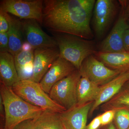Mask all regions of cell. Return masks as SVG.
<instances>
[{
    "label": "cell",
    "mask_w": 129,
    "mask_h": 129,
    "mask_svg": "<svg viewBox=\"0 0 129 129\" xmlns=\"http://www.w3.org/2000/svg\"><path fill=\"white\" fill-rule=\"evenodd\" d=\"M76 68L68 61L60 56L52 63L39 83L41 88L49 94L53 85L72 74Z\"/></svg>",
    "instance_id": "8fae6325"
},
{
    "label": "cell",
    "mask_w": 129,
    "mask_h": 129,
    "mask_svg": "<svg viewBox=\"0 0 129 129\" xmlns=\"http://www.w3.org/2000/svg\"><path fill=\"white\" fill-rule=\"evenodd\" d=\"M106 66L121 73L129 71V52H102L96 53Z\"/></svg>",
    "instance_id": "e0dca14e"
},
{
    "label": "cell",
    "mask_w": 129,
    "mask_h": 129,
    "mask_svg": "<svg viewBox=\"0 0 129 129\" xmlns=\"http://www.w3.org/2000/svg\"><path fill=\"white\" fill-rule=\"evenodd\" d=\"M81 76L80 70L76 69L56 83L51 89L49 96L67 110L75 107L78 104L77 86Z\"/></svg>",
    "instance_id": "5b68a950"
},
{
    "label": "cell",
    "mask_w": 129,
    "mask_h": 129,
    "mask_svg": "<svg viewBox=\"0 0 129 129\" xmlns=\"http://www.w3.org/2000/svg\"><path fill=\"white\" fill-rule=\"evenodd\" d=\"M123 10L107 37L101 44L100 52H117L125 51L123 39L125 30L129 28Z\"/></svg>",
    "instance_id": "7c38bea8"
},
{
    "label": "cell",
    "mask_w": 129,
    "mask_h": 129,
    "mask_svg": "<svg viewBox=\"0 0 129 129\" xmlns=\"http://www.w3.org/2000/svg\"><path fill=\"white\" fill-rule=\"evenodd\" d=\"M36 119H28L21 122L13 129H34Z\"/></svg>",
    "instance_id": "d4e9b609"
},
{
    "label": "cell",
    "mask_w": 129,
    "mask_h": 129,
    "mask_svg": "<svg viewBox=\"0 0 129 129\" xmlns=\"http://www.w3.org/2000/svg\"><path fill=\"white\" fill-rule=\"evenodd\" d=\"M123 42L125 50L129 52V28L124 32Z\"/></svg>",
    "instance_id": "83f0119b"
},
{
    "label": "cell",
    "mask_w": 129,
    "mask_h": 129,
    "mask_svg": "<svg viewBox=\"0 0 129 129\" xmlns=\"http://www.w3.org/2000/svg\"><path fill=\"white\" fill-rule=\"evenodd\" d=\"M0 91L5 109L3 129H13L24 121L37 118L46 110L25 101L14 92L12 87L1 83Z\"/></svg>",
    "instance_id": "7a4b0ae2"
},
{
    "label": "cell",
    "mask_w": 129,
    "mask_h": 129,
    "mask_svg": "<svg viewBox=\"0 0 129 129\" xmlns=\"http://www.w3.org/2000/svg\"><path fill=\"white\" fill-rule=\"evenodd\" d=\"M2 12L9 23V29L7 32L9 38L8 52L14 56L21 51L22 45L24 42L22 22L21 20L15 16Z\"/></svg>",
    "instance_id": "9a60e30c"
},
{
    "label": "cell",
    "mask_w": 129,
    "mask_h": 129,
    "mask_svg": "<svg viewBox=\"0 0 129 129\" xmlns=\"http://www.w3.org/2000/svg\"><path fill=\"white\" fill-rule=\"evenodd\" d=\"M129 81V71L123 72L104 85L100 86L99 93L90 111V114L99 106L109 101L120 92L125 84Z\"/></svg>",
    "instance_id": "5bb4252c"
},
{
    "label": "cell",
    "mask_w": 129,
    "mask_h": 129,
    "mask_svg": "<svg viewBox=\"0 0 129 129\" xmlns=\"http://www.w3.org/2000/svg\"><path fill=\"white\" fill-rule=\"evenodd\" d=\"M125 3V2H124ZM125 3H123V7L124 9H123L125 15L127 19H129V1H125Z\"/></svg>",
    "instance_id": "f1b7e54d"
},
{
    "label": "cell",
    "mask_w": 129,
    "mask_h": 129,
    "mask_svg": "<svg viewBox=\"0 0 129 129\" xmlns=\"http://www.w3.org/2000/svg\"><path fill=\"white\" fill-rule=\"evenodd\" d=\"M79 70L81 76H86L99 86L104 85L122 73L108 68L93 55L86 58Z\"/></svg>",
    "instance_id": "52a82bcc"
},
{
    "label": "cell",
    "mask_w": 129,
    "mask_h": 129,
    "mask_svg": "<svg viewBox=\"0 0 129 129\" xmlns=\"http://www.w3.org/2000/svg\"><path fill=\"white\" fill-rule=\"evenodd\" d=\"M9 29V23L4 13L0 11V32H7Z\"/></svg>",
    "instance_id": "484cf974"
},
{
    "label": "cell",
    "mask_w": 129,
    "mask_h": 129,
    "mask_svg": "<svg viewBox=\"0 0 129 129\" xmlns=\"http://www.w3.org/2000/svg\"><path fill=\"white\" fill-rule=\"evenodd\" d=\"M32 50H34V49L32 48V46L28 43L26 41L23 42L22 45L21 50L30 51Z\"/></svg>",
    "instance_id": "f546056e"
},
{
    "label": "cell",
    "mask_w": 129,
    "mask_h": 129,
    "mask_svg": "<svg viewBox=\"0 0 129 129\" xmlns=\"http://www.w3.org/2000/svg\"><path fill=\"white\" fill-rule=\"evenodd\" d=\"M113 109L115 110L114 120L117 129L128 128L129 127V108L122 106Z\"/></svg>",
    "instance_id": "44dd1931"
},
{
    "label": "cell",
    "mask_w": 129,
    "mask_h": 129,
    "mask_svg": "<svg viewBox=\"0 0 129 129\" xmlns=\"http://www.w3.org/2000/svg\"><path fill=\"white\" fill-rule=\"evenodd\" d=\"M54 36L60 56L71 63L76 69H80L86 58L96 53L94 45L88 40L61 33Z\"/></svg>",
    "instance_id": "3957f363"
},
{
    "label": "cell",
    "mask_w": 129,
    "mask_h": 129,
    "mask_svg": "<svg viewBox=\"0 0 129 129\" xmlns=\"http://www.w3.org/2000/svg\"><path fill=\"white\" fill-rule=\"evenodd\" d=\"M44 1L3 0L0 10L21 19H34L42 24Z\"/></svg>",
    "instance_id": "8992f818"
},
{
    "label": "cell",
    "mask_w": 129,
    "mask_h": 129,
    "mask_svg": "<svg viewBox=\"0 0 129 129\" xmlns=\"http://www.w3.org/2000/svg\"><path fill=\"white\" fill-rule=\"evenodd\" d=\"M99 89L100 86L93 83L86 76H81L77 86V105H83L94 101Z\"/></svg>",
    "instance_id": "d6986e66"
},
{
    "label": "cell",
    "mask_w": 129,
    "mask_h": 129,
    "mask_svg": "<svg viewBox=\"0 0 129 129\" xmlns=\"http://www.w3.org/2000/svg\"><path fill=\"white\" fill-rule=\"evenodd\" d=\"M12 88L19 96L34 106L54 112L61 113L67 111L51 98L39 83L30 79L23 80L15 84Z\"/></svg>",
    "instance_id": "277c9868"
},
{
    "label": "cell",
    "mask_w": 129,
    "mask_h": 129,
    "mask_svg": "<svg viewBox=\"0 0 129 129\" xmlns=\"http://www.w3.org/2000/svg\"><path fill=\"white\" fill-rule=\"evenodd\" d=\"M60 56L57 47L35 50L33 74L30 80L39 83L52 63Z\"/></svg>",
    "instance_id": "30bf717a"
},
{
    "label": "cell",
    "mask_w": 129,
    "mask_h": 129,
    "mask_svg": "<svg viewBox=\"0 0 129 129\" xmlns=\"http://www.w3.org/2000/svg\"><path fill=\"white\" fill-rule=\"evenodd\" d=\"M9 38L7 32H0V53L8 52Z\"/></svg>",
    "instance_id": "cb8c5ba5"
},
{
    "label": "cell",
    "mask_w": 129,
    "mask_h": 129,
    "mask_svg": "<svg viewBox=\"0 0 129 129\" xmlns=\"http://www.w3.org/2000/svg\"><path fill=\"white\" fill-rule=\"evenodd\" d=\"M94 0L44 1L42 24L53 32L92 39L90 20Z\"/></svg>",
    "instance_id": "6da1fadb"
},
{
    "label": "cell",
    "mask_w": 129,
    "mask_h": 129,
    "mask_svg": "<svg viewBox=\"0 0 129 129\" xmlns=\"http://www.w3.org/2000/svg\"><path fill=\"white\" fill-rule=\"evenodd\" d=\"M60 113L45 110L36 119L34 129H64Z\"/></svg>",
    "instance_id": "ffe728a7"
},
{
    "label": "cell",
    "mask_w": 129,
    "mask_h": 129,
    "mask_svg": "<svg viewBox=\"0 0 129 129\" xmlns=\"http://www.w3.org/2000/svg\"><path fill=\"white\" fill-rule=\"evenodd\" d=\"M102 125L100 115L95 118L86 126V129H98Z\"/></svg>",
    "instance_id": "4316f807"
},
{
    "label": "cell",
    "mask_w": 129,
    "mask_h": 129,
    "mask_svg": "<svg viewBox=\"0 0 129 129\" xmlns=\"http://www.w3.org/2000/svg\"><path fill=\"white\" fill-rule=\"evenodd\" d=\"M106 129H116V128H115V125L112 122L110 124L108 125Z\"/></svg>",
    "instance_id": "4dcf8cb0"
},
{
    "label": "cell",
    "mask_w": 129,
    "mask_h": 129,
    "mask_svg": "<svg viewBox=\"0 0 129 129\" xmlns=\"http://www.w3.org/2000/svg\"><path fill=\"white\" fill-rule=\"evenodd\" d=\"M21 21L25 41L30 44L34 50L57 47L54 37H51L44 32L36 20L22 19Z\"/></svg>",
    "instance_id": "ba28073f"
},
{
    "label": "cell",
    "mask_w": 129,
    "mask_h": 129,
    "mask_svg": "<svg viewBox=\"0 0 129 129\" xmlns=\"http://www.w3.org/2000/svg\"><path fill=\"white\" fill-rule=\"evenodd\" d=\"M115 110L109 109L100 115L102 125H108L112 122L114 119Z\"/></svg>",
    "instance_id": "603a6c76"
},
{
    "label": "cell",
    "mask_w": 129,
    "mask_h": 129,
    "mask_svg": "<svg viewBox=\"0 0 129 129\" xmlns=\"http://www.w3.org/2000/svg\"><path fill=\"white\" fill-rule=\"evenodd\" d=\"M108 102L106 106L109 109L122 106L129 108V90L120 91Z\"/></svg>",
    "instance_id": "7402d4cb"
},
{
    "label": "cell",
    "mask_w": 129,
    "mask_h": 129,
    "mask_svg": "<svg viewBox=\"0 0 129 129\" xmlns=\"http://www.w3.org/2000/svg\"><path fill=\"white\" fill-rule=\"evenodd\" d=\"M127 129H129V127H128V128H127Z\"/></svg>",
    "instance_id": "1f68e13d"
},
{
    "label": "cell",
    "mask_w": 129,
    "mask_h": 129,
    "mask_svg": "<svg viewBox=\"0 0 129 129\" xmlns=\"http://www.w3.org/2000/svg\"><path fill=\"white\" fill-rule=\"evenodd\" d=\"M93 22L97 36L102 37L112 21L116 7L112 0H97L94 7Z\"/></svg>",
    "instance_id": "9c48e42d"
},
{
    "label": "cell",
    "mask_w": 129,
    "mask_h": 129,
    "mask_svg": "<svg viewBox=\"0 0 129 129\" xmlns=\"http://www.w3.org/2000/svg\"><path fill=\"white\" fill-rule=\"evenodd\" d=\"M94 102L77 105L73 108L60 113V119L64 129H86L88 114Z\"/></svg>",
    "instance_id": "4fadbf2b"
},
{
    "label": "cell",
    "mask_w": 129,
    "mask_h": 129,
    "mask_svg": "<svg viewBox=\"0 0 129 129\" xmlns=\"http://www.w3.org/2000/svg\"><path fill=\"white\" fill-rule=\"evenodd\" d=\"M128 82H129V81H128Z\"/></svg>",
    "instance_id": "d6a6232c"
},
{
    "label": "cell",
    "mask_w": 129,
    "mask_h": 129,
    "mask_svg": "<svg viewBox=\"0 0 129 129\" xmlns=\"http://www.w3.org/2000/svg\"><path fill=\"white\" fill-rule=\"evenodd\" d=\"M34 50H21L14 56L15 65L20 80L30 79L33 74Z\"/></svg>",
    "instance_id": "ac0fdd59"
},
{
    "label": "cell",
    "mask_w": 129,
    "mask_h": 129,
    "mask_svg": "<svg viewBox=\"0 0 129 129\" xmlns=\"http://www.w3.org/2000/svg\"><path fill=\"white\" fill-rule=\"evenodd\" d=\"M0 78L1 84L9 87L20 81L14 56L9 52L0 53Z\"/></svg>",
    "instance_id": "2e32d148"
}]
</instances>
